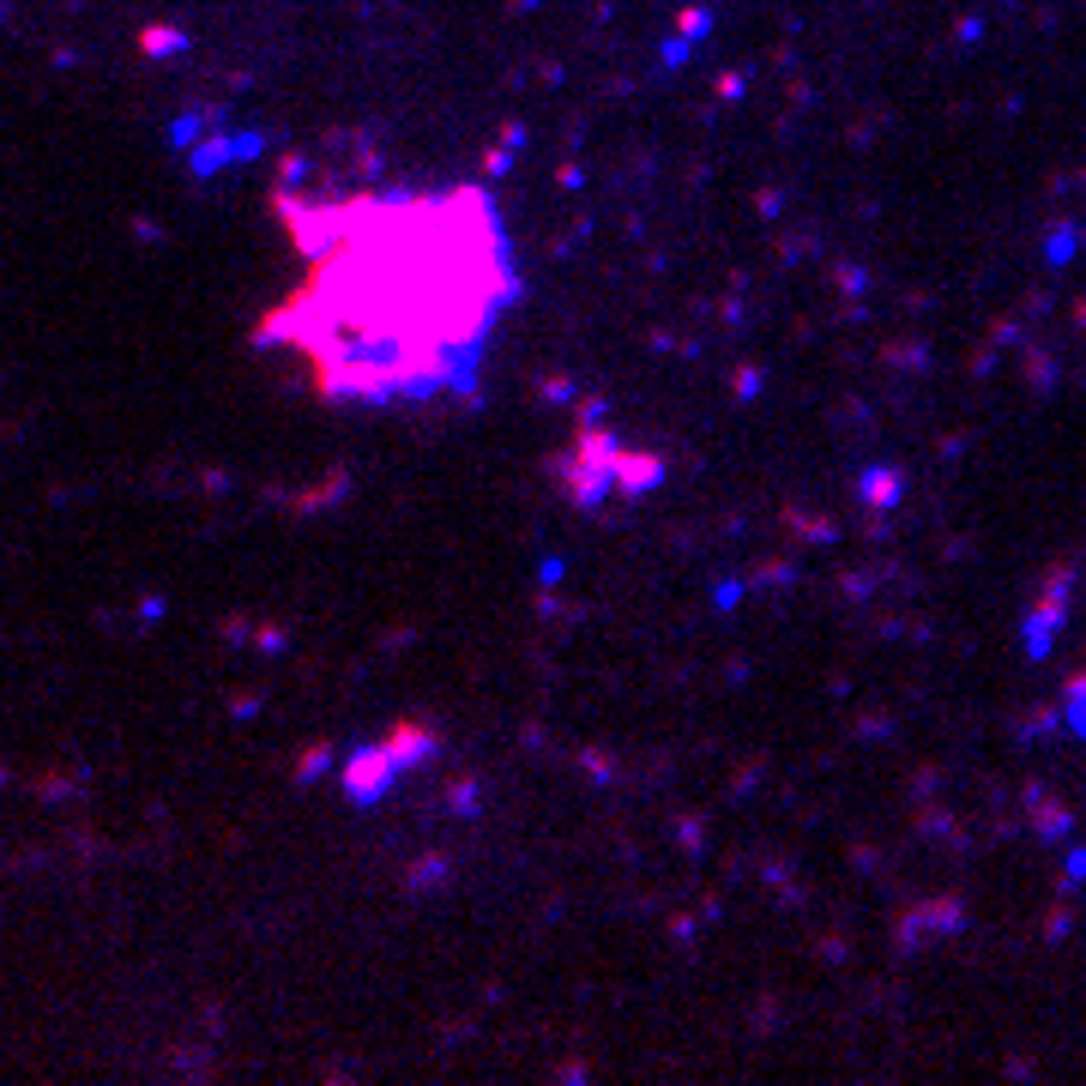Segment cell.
<instances>
[{
	"mask_svg": "<svg viewBox=\"0 0 1086 1086\" xmlns=\"http://www.w3.org/2000/svg\"><path fill=\"white\" fill-rule=\"evenodd\" d=\"M230 712H236V718H254V712H260V694H236Z\"/></svg>",
	"mask_w": 1086,
	"mask_h": 1086,
	"instance_id": "cell-40",
	"label": "cell"
},
{
	"mask_svg": "<svg viewBox=\"0 0 1086 1086\" xmlns=\"http://www.w3.org/2000/svg\"><path fill=\"white\" fill-rule=\"evenodd\" d=\"M188 139H200V115H181V121H175V145H188Z\"/></svg>",
	"mask_w": 1086,
	"mask_h": 1086,
	"instance_id": "cell-36",
	"label": "cell"
},
{
	"mask_svg": "<svg viewBox=\"0 0 1086 1086\" xmlns=\"http://www.w3.org/2000/svg\"><path fill=\"white\" fill-rule=\"evenodd\" d=\"M706 31H712V7H682V13H676V37L700 43Z\"/></svg>",
	"mask_w": 1086,
	"mask_h": 1086,
	"instance_id": "cell-20",
	"label": "cell"
},
{
	"mask_svg": "<svg viewBox=\"0 0 1086 1086\" xmlns=\"http://www.w3.org/2000/svg\"><path fill=\"white\" fill-rule=\"evenodd\" d=\"M761 387H767V369H761V362H743V369L731 375V393H737L743 405H749V399H761Z\"/></svg>",
	"mask_w": 1086,
	"mask_h": 1086,
	"instance_id": "cell-19",
	"label": "cell"
},
{
	"mask_svg": "<svg viewBox=\"0 0 1086 1086\" xmlns=\"http://www.w3.org/2000/svg\"><path fill=\"white\" fill-rule=\"evenodd\" d=\"M550 405H568V399H580V387H574V375H543V387H537Z\"/></svg>",
	"mask_w": 1086,
	"mask_h": 1086,
	"instance_id": "cell-25",
	"label": "cell"
},
{
	"mask_svg": "<svg viewBox=\"0 0 1086 1086\" xmlns=\"http://www.w3.org/2000/svg\"><path fill=\"white\" fill-rule=\"evenodd\" d=\"M755 586H767V592H791V586H797V568H791V562H767V568H755Z\"/></svg>",
	"mask_w": 1086,
	"mask_h": 1086,
	"instance_id": "cell-22",
	"label": "cell"
},
{
	"mask_svg": "<svg viewBox=\"0 0 1086 1086\" xmlns=\"http://www.w3.org/2000/svg\"><path fill=\"white\" fill-rule=\"evenodd\" d=\"M332 755H338L332 743H314V749H302V755H296V767H290V773H296L302 785H314V779H320V773L332 767Z\"/></svg>",
	"mask_w": 1086,
	"mask_h": 1086,
	"instance_id": "cell-18",
	"label": "cell"
},
{
	"mask_svg": "<svg viewBox=\"0 0 1086 1086\" xmlns=\"http://www.w3.org/2000/svg\"><path fill=\"white\" fill-rule=\"evenodd\" d=\"M1074 248H1080V224H1050V242H1044L1050 266H1068V260H1074Z\"/></svg>",
	"mask_w": 1086,
	"mask_h": 1086,
	"instance_id": "cell-17",
	"label": "cell"
},
{
	"mask_svg": "<svg viewBox=\"0 0 1086 1086\" xmlns=\"http://www.w3.org/2000/svg\"><path fill=\"white\" fill-rule=\"evenodd\" d=\"M139 49H145V55H157V61H169V55L188 49V37L169 31V25H151V31H139Z\"/></svg>",
	"mask_w": 1086,
	"mask_h": 1086,
	"instance_id": "cell-16",
	"label": "cell"
},
{
	"mask_svg": "<svg viewBox=\"0 0 1086 1086\" xmlns=\"http://www.w3.org/2000/svg\"><path fill=\"white\" fill-rule=\"evenodd\" d=\"M447 809H453L459 821H477V815H483V779H477V773L459 779V785L447 791Z\"/></svg>",
	"mask_w": 1086,
	"mask_h": 1086,
	"instance_id": "cell-14",
	"label": "cell"
},
{
	"mask_svg": "<svg viewBox=\"0 0 1086 1086\" xmlns=\"http://www.w3.org/2000/svg\"><path fill=\"white\" fill-rule=\"evenodd\" d=\"M688 55H694V43H688V37H670V43H664V67H682Z\"/></svg>",
	"mask_w": 1086,
	"mask_h": 1086,
	"instance_id": "cell-29",
	"label": "cell"
},
{
	"mask_svg": "<svg viewBox=\"0 0 1086 1086\" xmlns=\"http://www.w3.org/2000/svg\"><path fill=\"white\" fill-rule=\"evenodd\" d=\"M302 169H308L302 157H284V163H278V181H284V188H290V181H302Z\"/></svg>",
	"mask_w": 1086,
	"mask_h": 1086,
	"instance_id": "cell-37",
	"label": "cell"
},
{
	"mask_svg": "<svg viewBox=\"0 0 1086 1086\" xmlns=\"http://www.w3.org/2000/svg\"><path fill=\"white\" fill-rule=\"evenodd\" d=\"M580 181H586V169H580V163H562V169H556V188H562V194H574Z\"/></svg>",
	"mask_w": 1086,
	"mask_h": 1086,
	"instance_id": "cell-31",
	"label": "cell"
},
{
	"mask_svg": "<svg viewBox=\"0 0 1086 1086\" xmlns=\"http://www.w3.org/2000/svg\"><path fill=\"white\" fill-rule=\"evenodd\" d=\"M1026 375H1032V387H1038V393H1050V387H1056V362H1050L1038 344H1026Z\"/></svg>",
	"mask_w": 1086,
	"mask_h": 1086,
	"instance_id": "cell-21",
	"label": "cell"
},
{
	"mask_svg": "<svg viewBox=\"0 0 1086 1086\" xmlns=\"http://www.w3.org/2000/svg\"><path fill=\"white\" fill-rule=\"evenodd\" d=\"M1056 718H1062V731H1068V737H1080V731H1086V682H1080V676H1068V694H1062Z\"/></svg>",
	"mask_w": 1086,
	"mask_h": 1086,
	"instance_id": "cell-11",
	"label": "cell"
},
{
	"mask_svg": "<svg viewBox=\"0 0 1086 1086\" xmlns=\"http://www.w3.org/2000/svg\"><path fill=\"white\" fill-rule=\"evenodd\" d=\"M857 731H863V737H887V731H893V724H887V718L875 712V718H863V724H857Z\"/></svg>",
	"mask_w": 1086,
	"mask_h": 1086,
	"instance_id": "cell-41",
	"label": "cell"
},
{
	"mask_svg": "<svg viewBox=\"0 0 1086 1086\" xmlns=\"http://www.w3.org/2000/svg\"><path fill=\"white\" fill-rule=\"evenodd\" d=\"M737 598H743V586H737V580H718V592H712V604H718V610H731Z\"/></svg>",
	"mask_w": 1086,
	"mask_h": 1086,
	"instance_id": "cell-34",
	"label": "cell"
},
{
	"mask_svg": "<svg viewBox=\"0 0 1086 1086\" xmlns=\"http://www.w3.org/2000/svg\"><path fill=\"white\" fill-rule=\"evenodd\" d=\"M1068 598H1074V562L1044 574V592H1038V604L1026 616V658H1050V646H1056V634L1068 622Z\"/></svg>",
	"mask_w": 1086,
	"mask_h": 1086,
	"instance_id": "cell-1",
	"label": "cell"
},
{
	"mask_svg": "<svg viewBox=\"0 0 1086 1086\" xmlns=\"http://www.w3.org/2000/svg\"><path fill=\"white\" fill-rule=\"evenodd\" d=\"M507 163H513V151H507V145H495V151L483 157V175H507Z\"/></svg>",
	"mask_w": 1086,
	"mask_h": 1086,
	"instance_id": "cell-32",
	"label": "cell"
},
{
	"mask_svg": "<svg viewBox=\"0 0 1086 1086\" xmlns=\"http://www.w3.org/2000/svg\"><path fill=\"white\" fill-rule=\"evenodd\" d=\"M833 290H839L845 302H863V296H869V266H863V260H839V266H833Z\"/></svg>",
	"mask_w": 1086,
	"mask_h": 1086,
	"instance_id": "cell-13",
	"label": "cell"
},
{
	"mask_svg": "<svg viewBox=\"0 0 1086 1086\" xmlns=\"http://www.w3.org/2000/svg\"><path fill=\"white\" fill-rule=\"evenodd\" d=\"M248 640H254L260 652H272V658H278V652L290 646V628H284V622H266V628H260V634H248Z\"/></svg>",
	"mask_w": 1086,
	"mask_h": 1086,
	"instance_id": "cell-26",
	"label": "cell"
},
{
	"mask_svg": "<svg viewBox=\"0 0 1086 1086\" xmlns=\"http://www.w3.org/2000/svg\"><path fill=\"white\" fill-rule=\"evenodd\" d=\"M712 91H718L724 103H737V97H743V73H718V85H712Z\"/></svg>",
	"mask_w": 1086,
	"mask_h": 1086,
	"instance_id": "cell-30",
	"label": "cell"
},
{
	"mask_svg": "<svg viewBox=\"0 0 1086 1086\" xmlns=\"http://www.w3.org/2000/svg\"><path fill=\"white\" fill-rule=\"evenodd\" d=\"M682 845H688V851H700V821H694V815L682 821Z\"/></svg>",
	"mask_w": 1086,
	"mask_h": 1086,
	"instance_id": "cell-43",
	"label": "cell"
},
{
	"mask_svg": "<svg viewBox=\"0 0 1086 1086\" xmlns=\"http://www.w3.org/2000/svg\"><path fill=\"white\" fill-rule=\"evenodd\" d=\"M616 447H622V441H616V429H604L598 417H586V423H580V435H574V453H580V459H598V465H610V453H616Z\"/></svg>",
	"mask_w": 1086,
	"mask_h": 1086,
	"instance_id": "cell-9",
	"label": "cell"
},
{
	"mask_svg": "<svg viewBox=\"0 0 1086 1086\" xmlns=\"http://www.w3.org/2000/svg\"><path fill=\"white\" fill-rule=\"evenodd\" d=\"M260 133H218V139H206V145H194V175H218L224 163H248V157H260Z\"/></svg>",
	"mask_w": 1086,
	"mask_h": 1086,
	"instance_id": "cell-5",
	"label": "cell"
},
{
	"mask_svg": "<svg viewBox=\"0 0 1086 1086\" xmlns=\"http://www.w3.org/2000/svg\"><path fill=\"white\" fill-rule=\"evenodd\" d=\"M1026 809H1032V827H1038V833H1044V839H1068V827H1074V815H1068V809H1062V803H1050V797H1032V803H1026Z\"/></svg>",
	"mask_w": 1086,
	"mask_h": 1086,
	"instance_id": "cell-10",
	"label": "cell"
},
{
	"mask_svg": "<svg viewBox=\"0 0 1086 1086\" xmlns=\"http://www.w3.org/2000/svg\"><path fill=\"white\" fill-rule=\"evenodd\" d=\"M658 483H664V459L658 453H628V447L610 453V489L616 495H646Z\"/></svg>",
	"mask_w": 1086,
	"mask_h": 1086,
	"instance_id": "cell-4",
	"label": "cell"
},
{
	"mask_svg": "<svg viewBox=\"0 0 1086 1086\" xmlns=\"http://www.w3.org/2000/svg\"><path fill=\"white\" fill-rule=\"evenodd\" d=\"M447 881V857H423L417 869H411V893H429V887H441Z\"/></svg>",
	"mask_w": 1086,
	"mask_h": 1086,
	"instance_id": "cell-24",
	"label": "cell"
},
{
	"mask_svg": "<svg viewBox=\"0 0 1086 1086\" xmlns=\"http://www.w3.org/2000/svg\"><path fill=\"white\" fill-rule=\"evenodd\" d=\"M163 616V598H139V622H157Z\"/></svg>",
	"mask_w": 1086,
	"mask_h": 1086,
	"instance_id": "cell-42",
	"label": "cell"
},
{
	"mask_svg": "<svg viewBox=\"0 0 1086 1086\" xmlns=\"http://www.w3.org/2000/svg\"><path fill=\"white\" fill-rule=\"evenodd\" d=\"M785 519H791V525H797V537H803V543H821V550H827V543H839V525H833V519H827V513H821V519H815V513H797V507H791V513H785Z\"/></svg>",
	"mask_w": 1086,
	"mask_h": 1086,
	"instance_id": "cell-15",
	"label": "cell"
},
{
	"mask_svg": "<svg viewBox=\"0 0 1086 1086\" xmlns=\"http://www.w3.org/2000/svg\"><path fill=\"white\" fill-rule=\"evenodd\" d=\"M387 749H393V761H399V767H417V761L441 755V731H435V724H423V718H405V724H393Z\"/></svg>",
	"mask_w": 1086,
	"mask_h": 1086,
	"instance_id": "cell-6",
	"label": "cell"
},
{
	"mask_svg": "<svg viewBox=\"0 0 1086 1086\" xmlns=\"http://www.w3.org/2000/svg\"><path fill=\"white\" fill-rule=\"evenodd\" d=\"M501 145L519 151V145H525V121H507V127H501Z\"/></svg>",
	"mask_w": 1086,
	"mask_h": 1086,
	"instance_id": "cell-38",
	"label": "cell"
},
{
	"mask_svg": "<svg viewBox=\"0 0 1086 1086\" xmlns=\"http://www.w3.org/2000/svg\"><path fill=\"white\" fill-rule=\"evenodd\" d=\"M580 767H586L592 785H610V779H616V755H604V749H580Z\"/></svg>",
	"mask_w": 1086,
	"mask_h": 1086,
	"instance_id": "cell-23",
	"label": "cell"
},
{
	"mask_svg": "<svg viewBox=\"0 0 1086 1086\" xmlns=\"http://www.w3.org/2000/svg\"><path fill=\"white\" fill-rule=\"evenodd\" d=\"M399 773H405V767L393 761V749H356V755L344 761V797L369 809V803H381V797L393 791Z\"/></svg>",
	"mask_w": 1086,
	"mask_h": 1086,
	"instance_id": "cell-2",
	"label": "cell"
},
{
	"mask_svg": "<svg viewBox=\"0 0 1086 1086\" xmlns=\"http://www.w3.org/2000/svg\"><path fill=\"white\" fill-rule=\"evenodd\" d=\"M1068 930H1074V912H1068V905H1056V912H1050V924H1044V936H1050V942H1062Z\"/></svg>",
	"mask_w": 1086,
	"mask_h": 1086,
	"instance_id": "cell-27",
	"label": "cell"
},
{
	"mask_svg": "<svg viewBox=\"0 0 1086 1086\" xmlns=\"http://www.w3.org/2000/svg\"><path fill=\"white\" fill-rule=\"evenodd\" d=\"M857 495H863L875 513H887V507H899V501H905V471H893V465H869V471L857 477Z\"/></svg>",
	"mask_w": 1086,
	"mask_h": 1086,
	"instance_id": "cell-7",
	"label": "cell"
},
{
	"mask_svg": "<svg viewBox=\"0 0 1086 1086\" xmlns=\"http://www.w3.org/2000/svg\"><path fill=\"white\" fill-rule=\"evenodd\" d=\"M755 212H761V218H779V212H785V194H779V188H761V194H755Z\"/></svg>",
	"mask_w": 1086,
	"mask_h": 1086,
	"instance_id": "cell-28",
	"label": "cell"
},
{
	"mask_svg": "<svg viewBox=\"0 0 1086 1086\" xmlns=\"http://www.w3.org/2000/svg\"><path fill=\"white\" fill-rule=\"evenodd\" d=\"M918 930H942V936H954V930H966V905L960 899H930V905H918Z\"/></svg>",
	"mask_w": 1086,
	"mask_h": 1086,
	"instance_id": "cell-8",
	"label": "cell"
},
{
	"mask_svg": "<svg viewBox=\"0 0 1086 1086\" xmlns=\"http://www.w3.org/2000/svg\"><path fill=\"white\" fill-rule=\"evenodd\" d=\"M881 362H887V369H905V375H912V369H930V344H924V338L887 344V350H881Z\"/></svg>",
	"mask_w": 1086,
	"mask_h": 1086,
	"instance_id": "cell-12",
	"label": "cell"
},
{
	"mask_svg": "<svg viewBox=\"0 0 1086 1086\" xmlns=\"http://www.w3.org/2000/svg\"><path fill=\"white\" fill-rule=\"evenodd\" d=\"M1026 332H1020V320H996V344H1020Z\"/></svg>",
	"mask_w": 1086,
	"mask_h": 1086,
	"instance_id": "cell-39",
	"label": "cell"
},
{
	"mask_svg": "<svg viewBox=\"0 0 1086 1086\" xmlns=\"http://www.w3.org/2000/svg\"><path fill=\"white\" fill-rule=\"evenodd\" d=\"M550 471H562V483H568V501H574V507H598V501L610 495V465H598V459L562 453V459H550Z\"/></svg>",
	"mask_w": 1086,
	"mask_h": 1086,
	"instance_id": "cell-3",
	"label": "cell"
},
{
	"mask_svg": "<svg viewBox=\"0 0 1086 1086\" xmlns=\"http://www.w3.org/2000/svg\"><path fill=\"white\" fill-rule=\"evenodd\" d=\"M875 592V574H845V598H869Z\"/></svg>",
	"mask_w": 1086,
	"mask_h": 1086,
	"instance_id": "cell-33",
	"label": "cell"
},
{
	"mask_svg": "<svg viewBox=\"0 0 1086 1086\" xmlns=\"http://www.w3.org/2000/svg\"><path fill=\"white\" fill-rule=\"evenodd\" d=\"M248 634H254V628H248V622H242V616H224V640H230V646H242V640H248Z\"/></svg>",
	"mask_w": 1086,
	"mask_h": 1086,
	"instance_id": "cell-35",
	"label": "cell"
}]
</instances>
